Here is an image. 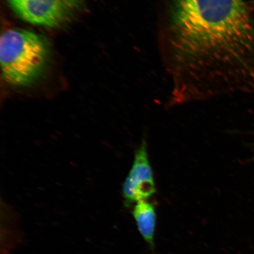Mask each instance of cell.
<instances>
[{"mask_svg":"<svg viewBox=\"0 0 254 254\" xmlns=\"http://www.w3.org/2000/svg\"><path fill=\"white\" fill-rule=\"evenodd\" d=\"M160 45L174 102L204 98L254 76L246 0H166Z\"/></svg>","mask_w":254,"mask_h":254,"instance_id":"1","label":"cell"},{"mask_svg":"<svg viewBox=\"0 0 254 254\" xmlns=\"http://www.w3.org/2000/svg\"><path fill=\"white\" fill-rule=\"evenodd\" d=\"M47 41L33 32L9 30L0 40V62L5 81L17 87L28 86L39 79L49 62Z\"/></svg>","mask_w":254,"mask_h":254,"instance_id":"2","label":"cell"},{"mask_svg":"<svg viewBox=\"0 0 254 254\" xmlns=\"http://www.w3.org/2000/svg\"><path fill=\"white\" fill-rule=\"evenodd\" d=\"M23 20L33 24L56 27L71 20L84 0H8Z\"/></svg>","mask_w":254,"mask_h":254,"instance_id":"3","label":"cell"},{"mask_svg":"<svg viewBox=\"0 0 254 254\" xmlns=\"http://www.w3.org/2000/svg\"><path fill=\"white\" fill-rule=\"evenodd\" d=\"M155 190L147 144L143 140L135 152L131 169L123 184V194L128 204L147 200L154 194Z\"/></svg>","mask_w":254,"mask_h":254,"instance_id":"4","label":"cell"},{"mask_svg":"<svg viewBox=\"0 0 254 254\" xmlns=\"http://www.w3.org/2000/svg\"><path fill=\"white\" fill-rule=\"evenodd\" d=\"M132 215L139 233L152 250H154L157 220L154 204L147 200L137 202L133 209Z\"/></svg>","mask_w":254,"mask_h":254,"instance_id":"5","label":"cell"}]
</instances>
